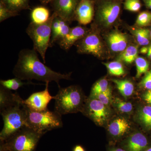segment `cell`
Instances as JSON below:
<instances>
[{
	"label": "cell",
	"mask_w": 151,
	"mask_h": 151,
	"mask_svg": "<svg viewBox=\"0 0 151 151\" xmlns=\"http://www.w3.org/2000/svg\"><path fill=\"white\" fill-rule=\"evenodd\" d=\"M37 52L34 48L24 49L19 52L17 62L13 71L16 77L29 81L33 79L45 83L54 81L59 86L60 80L70 79L71 73L62 74L52 70L41 62Z\"/></svg>",
	"instance_id": "cell-1"
},
{
	"label": "cell",
	"mask_w": 151,
	"mask_h": 151,
	"mask_svg": "<svg viewBox=\"0 0 151 151\" xmlns=\"http://www.w3.org/2000/svg\"><path fill=\"white\" fill-rule=\"evenodd\" d=\"M21 101L24 111L27 126L38 132L46 133L48 131L59 129L63 127L62 115L56 111H38L32 110Z\"/></svg>",
	"instance_id": "cell-2"
},
{
	"label": "cell",
	"mask_w": 151,
	"mask_h": 151,
	"mask_svg": "<svg viewBox=\"0 0 151 151\" xmlns=\"http://www.w3.org/2000/svg\"><path fill=\"white\" fill-rule=\"evenodd\" d=\"M45 134L25 127L1 142L0 151H35L40 138Z\"/></svg>",
	"instance_id": "cell-3"
},
{
	"label": "cell",
	"mask_w": 151,
	"mask_h": 151,
	"mask_svg": "<svg viewBox=\"0 0 151 151\" xmlns=\"http://www.w3.org/2000/svg\"><path fill=\"white\" fill-rule=\"evenodd\" d=\"M19 95L13 105L0 110L4 126L0 133V142L6 140L11 135L27 126L24 111L22 108Z\"/></svg>",
	"instance_id": "cell-4"
},
{
	"label": "cell",
	"mask_w": 151,
	"mask_h": 151,
	"mask_svg": "<svg viewBox=\"0 0 151 151\" xmlns=\"http://www.w3.org/2000/svg\"><path fill=\"white\" fill-rule=\"evenodd\" d=\"M59 87L58 93L55 96V111L63 115L79 111L84 101L83 94L79 88L75 86Z\"/></svg>",
	"instance_id": "cell-5"
},
{
	"label": "cell",
	"mask_w": 151,
	"mask_h": 151,
	"mask_svg": "<svg viewBox=\"0 0 151 151\" xmlns=\"http://www.w3.org/2000/svg\"><path fill=\"white\" fill-rule=\"evenodd\" d=\"M120 0H95L94 22L97 28H108L116 22L122 10Z\"/></svg>",
	"instance_id": "cell-6"
},
{
	"label": "cell",
	"mask_w": 151,
	"mask_h": 151,
	"mask_svg": "<svg viewBox=\"0 0 151 151\" xmlns=\"http://www.w3.org/2000/svg\"><path fill=\"white\" fill-rule=\"evenodd\" d=\"M55 14L53 13L46 22L36 24L31 22L27 28L26 32L33 42V48L40 55L45 63V55L50 45L52 25Z\"/></svg>",
	"instance_id": "cell-7"
},
{
	"label": "cell",
	"mask_w": 151,
	"mask_h": 151,
	"mask_svg": "<svg viewBox=\"0 0 151 151\" xmlns=\"http://www.w3.org/2000/svg\"><path fill=\"white\" fill-rule=\"evenodd\" d=\"M74 45L80 54L92 55L100 59L104 58L108 55L106 44L100 35L99 29L93 24L86 35Z\"/></svg>",
	"instance_id": "cell-8"
},
{
	"label": "cell",
	"mask_w": 151,
	"mask_h": 151,
	"mask_svg": "<svg viewBox=\"0 0 151 151\" xmlns=\"http://www.w3.org/2000/svg\"><path fill=\"white\" fill-rule=\"evenodd\" d=\"M81 0H54L51 3L54 13L70 23L74 20L76 9Z\"/></svg>",
	"instance_id": "cell-9"
},
{
	"label": "cell",
	"mask_w": 151,
	"mask_h": 151,
	"mask_svg": "<svg viewBox=\"0 0 151 151\" xmlns=\"http://www.w3.org/2000/svg\"><path fill=\"white\" fill-rule=\"evenodd\" d=\"M85 106V113L95 124L102 126L106 122L108 112L105 105L94 97H90Z\"/></svg>",
	"instance_id": "cell-10"
},
{
	"label": "cell",
	"mask_w": 151,
	"mask_h": 151,
	"mask_svg": "<svg viewBox=\"0 0 151 151\" xmlns=\"http://www.w3.org/2000/svg\"><path fill=\"white\" fill-rule=\"evenodd\" d=\"M49 83H45V88L43 91L33 93L23 103L32 110L42 111L47 110V105L55 96H52L49 91Z\"/></svg>",
	"instance_id": "cell-11"
},
{
	"label": "cell",
	"mask_w": 151,
	"mask_h": 151,
	"mask_svg": "<svg viewBox=\"0 0 151 151\" xmlns=\"http://www.w3.org/2000/svg\"><path fill=\"white\" fill-rule=\"evenodd\" d=\"M95 15V0H81L76 9L74 20L79 24L90 23Z\"/></svg>",
	"instance_id": "cell-12"
},
{
	"label": "cell",
	"mask_w": 151,
	"mask_h": 151,
	"mask_svg": "<svg viewBox=\"0 0 151 151\" xmlns=\"http://www.w3.org/2000/svg\"><path fill=\"white\" fill-rule=\"evenodd\" d=\"M129 38L126 34L114 30L106 36L107 47L113 52H121L129 46Z\"/></svg>",
	"instance_id": "cell-13"
},
{
	"label": "cell",
	"mask_w": 151,
	"mask_h": 151,
	"mask_svg": "<svg viewBox=\"0 0 151 151\" xmlns=\"http://www.w3.org/2000/svg\"><path fill=\"white\" fill-rule=\"evenodd\" d=\"M89 30L87 28L80 26L71 28L67 35L57 43L61 48L65 50H68L77 41L84 37Z\"/></svg>",
	"instance_id": "cell-14"
},
{
	"label": "cell",
	"mask_w": 151,
	"mask_h": 151,
	"mask_svg": "<svg viewBox=\"0 0 151 151\" xmlns=\"http://www.w3.org/2000/svg\"><path fill=\"white\" fill-rule=\"evenodd\" d=\"M148 144L145 135L141 133H136L129 138L126 147L128 151H143L147 148Z\"/></svg>",
	"instance_id": "cell-15"
},
{
	"label": "cell",
	"mask_w": 151,
	"mask_h": 151,
	"mask_svg": "<svg viewBox=\"0 0 151 151\" xmlns=\"http://www.w3.org/2000/svg\"><path fill=\"white\" fill-rule=\"evenodd\" d=\"M130 125L124 118H119L111 122L108 126V131L112 136L119 137L124 135L129 129Z\"/></svg>",
	"instance_id": "cell-16"
},
{
	"label": "cell",
	"mask_w": 151,
	"mask_h": 151,
	"mask_svg": "<svg viewBox=\"0 0 151 151\" xmlns=\"http://www.w3.org/2000/svg\"><path fill=\"white\" fill-rule=\"evenodd\" d=\"M133 36L139 45L149 46L151 43L150 29L146 27H132L129 29Z\"/></svg>",
	"instance_id": "cell-17"
},
{
	"label": "cell",
	"mask_w": 151,
	"mask_h": 151,
	"mask_svg": "<svg viewBox=\"0 0 151 151\" xmlns=\"http://www.w3.org/2000/svg\"><path fill=\"white\" fill-rule=\"evenodd\" d=\"M19 95L17 92L13 93L10 90L1 85L0 88V110L14 104L17 100Z\"/></svg>",
	"instance_id": "cell-18"
},
{
	"label": "cell",
	"mask_w": 151,
	"mask_h": 151,
	"mask_svg": "<svg viewBox=\"0 0 151 151\" xmlns=\"http://www.w3.org/2000/svg\"><path fill=\"white\" fill-rule=\"evenodd\" d=\"M49 10L44 6H38L33 9L31 13L32 22L36 24H42L48 20Z\"/></svg>",
	"instance_id": "cell-19"
},
{
	"label": "cell",
	"mask_w": 151,
	"mask_h": 151,
	"mask_svg": "<svg viewBox=\"0 0 151 151\" xmlns=\"http://www.w3.org/2000/svg\"><path fill=\"white\" fill-rule=\"evenodd\" d=\"M112 81L116 84L121 94L127 98L131 96L134 91V84L129 80L113 79Z\"/></svg>",
	"instance_id": "cell-20"
},
{
	"label": "cell",
	"mask_w": 151,
	"mask_h": 151,
	"mask_svg": "<svg viewBox=\"0 0 151 151\" xmlns=\"http://www.w3.org/2000/svg\"><path fill=\"white\" fill-rule=\"evenodd\" d=\"M138 47L135 45H129L119 56V60L130 64L135 61L138 57Z\"/></svg>",
	"instance_id": "cell-21"
},
{
	"label": "cell",
	"mask_w": 151,
	"mask_h": 151,
	"mask_svg": "<svg viewBox=\"0 0 151 151\" xmlns=\"http://www.w3.org/2000/svg\"><path fill=\"white\" fill-rule=\"evenodd\" d=\"M9 9L18 13L29 9V0H1Z\"/></svg>",
	"instance_id": "cell-22"
},
{
	"label": "cell",
	"mask_w": 151,
	"mask_h": 151,
	"mask_svg": "<svg viewBox=\"0 0 151 151\" xmlns=\"http://www.w3.org/2000/svg\"><path fill=\"white\" fill-rule=\"evenodd\" d=\"M23 80L17 77L8 79V80H1L0 81L1 85L5 88L10 90H17L21 87L27 84H32V82L29 81L24 82Z\"/></svg>",
	"instance_id": "cell-23"
},
{
	"label": "cell",
	"mask_w": 151,
	"mask_h": 151,
	"mask_svg": "<svg viewBox=\"0 0 151 151\" xmlns=\"http://www.w3.org/2000/svg\"><path fill=\"white\" fill-rule=\"evenodd\" d=\"M107 68L108 72L111 74L116 76H121L125 73V70L122 63L119 61H112L103 63Z\"/></svg>",
	"instance_id": "cell-24"
},
{
	"label": "cell",
	"mask_w": 151,
	"mask_h": 151,
	"mask_svg": "<svg viewBox=\"0 0 151 151\" xmlns=\"http://www.w3.org/2000/svg\"><path fill=\"white\" fill-rule=\"evenodd\" d=\"M140 121L144 126L149 129H151V106L143 107L139 114Z\"/></svg>",
	"instance_id": "cell-25"
},
{
	"label": "cell",
	"mask_w": 151,
	"mask_h": 151,
	"mask_svg": "<svg viewBox=\"0 0 151 151\" xmlns=\"http://www.w3.org/2000/svg\"><path fill=\"white\" fill-rule=\"evenodd\" d=\"M135 24L137 27H151V11H145L140 13L138 15Z\"/></svg>",
	"instance_id": "cell-26"
},
{
	"label": "cell",
	"mask_w": 151,
	"mask_h": 151,
	"mask_svg": "<svg viewBox=\"0 0 151 151\" xmlns=\"http://www.w3.org/2000/svg\"><path fill=\"white\" fill-rule=\"evenodd\" d=\"M135 62L137 70L136 77L139 78L143 73H146L148 71L150 63L145 58L140 56L137 58Z\"/></svg>",
	"instance_id": "cell-27"
},
{
	"label": "cell",
	"mask_w": 151,
	"mask_h": 151,
	"mask_svg": "<svg viewBox=\"0 0 151 151\" xmlns=\"http://www.w3.org/2000/svg\"><path fill=\"white\" fill-rule=\"evenodd\" d=\"M109 87L107 79L105 78L100 79L92 86L90 97H96L98 94L106 91Z\"/></svg>",
	"instance_id": "cell-28"
},
{
	"label": "cell",
	"mask_w": 151,
	"mask_h": 151,
	"mask_svg": "<svg viewBox=\"0 0 151 151\" xmlns=\"http://www.w3.org/2000/svg\"><path fill=\"white\" fill-rule=\"evenodd\" d=\"M18 15V13L11 10L2 2L0 1V22H2L9 18L16 17Z\"/></svg>",
	"instance_id": "cell-29"
},
{
	"label": "cell",
	"mask_w": 151,
	"mask_h": 151,
	"mask_svg": "<svg viewBox=\"0 0 151 151\" xmlns=\"http://www.w3.org/2000/svg\"><path fill=\"white\" fill-rule=\"evenodd\" d=\"M142 4L140 0H125L124 2V9L130 12H137L142 8Z\"/></svg>",
	"instance_id": "cell-30"
},
{
	"label": "cell",
	"mask_w": 151,
	"mask_h": 151,
	"mask_svg": "<svg viewBox=\"0 0 151 151\" xmlns=\"http://www.w3.org/2000/svg\"><path fill=\"white\" fill-rule=\"evenodd\" d=\"M115 104L117 109L122 113H130L133 109V106L132 103L129 102H124L118 98L115 99Z\"/></svg>",
	"instance_id": "cell-31"
},
{
	"label": "cell",
	"mask_w": 151,
	"mask_h": 151,
	"mask_svg": "<svg viewBox=\"0 0 151 151\" xmlns=\"http://www.w3.org/2000/svg\"><path fill=\"white\" fill-rule=\"evenodd\" d=\"M94 98H97L103 103L104 105H108L111 100V90L110 86L108 87L106 91L98 94Z\"/></svg>",
	"instance_id": "cell-32"
},
{
	"label": "cell",
	"mask_w": 151,
	"mask_h": 151,
	"mask_svg": "<svg viewBox=\"0 0 151 151\" xmlns=\"http://www.w3.org/2000/svg\"><path fill=\"white\" fill-rule=\"evenodd\" d=\"M140 87L147 90L151 89V67L150 70L145 73L139 84Z\"/></svg>",
	"instance_id": "cell-33"
},
{
	"label": "cell",
	"mask_w": 151,
	"mask_h": 151,
	"mask_svg": "<svg viewBox=\"0 0 151 151\" xmlns=\"http://www.w3.org/2000/svg\"><path fill=\"white\" fill-rule=\"evenodd\" d=\"M143 98L147 103L151 105V89L148 90L145 93L143 96Z\"/></svg>",
	"instance_id": "cell-34"
},
{
	"label": "cell",
	"mask_w": 151,
	"mask_h": 151,
	"mask_svg": "<svg viewBox=\"0 0 151 151\" xmlns=\"http://www.w3.org/2000/svg\"><path fill=\"white\" fill-rule=\"evenodd\" d=\"M148 51V46H143L140 50L141 53L143 54H147Z\"/></svg>",
	"instance_id": "cell-35"
},
{
	"label": "cell",
	"mask_w": 151,
	"mask_h": 151,
	"mask_svg": "<svg viewBox=\"0 0 151 151\" xmlns=\"http://www.w3.org/2000/svg\"><path fill=\"white\" fill-rule=\"evenodd\" d=\"M73 151H85V150L81 145H76L73 149Z\"/></svg>",
	"instance_id": "cell-36"
},
{
	"label": "cell",
	"mask_w": 151,
	"mask_h": 151,
	"mask_svg": "<svg viewBox=\"0 0 151 151\" xmlns=\"http://www.w3.org/2000/svg\"><path fill=\"white\" fill-rule=\"evenodd\" d=\"M40 1L43 5H46L47 4H51L54 0H39Z\"/></svg>",
	"instance_id": "cell-37"
},
{
	"label": "cell",
	"mask_w": 151,
	"mask_h": 151,
	"mask_svg": "<svg viewBox=\"0 0 151 151\" xmlns=\"http://www.w3.org/2000/svg\"><path fill=\"white\" fill-rule=\"evenodd\" d=\"M147 56L151 61V43L148 46V51Z\"/></svg>",
	"instance_id": "cell-38"
},
{
	"label": "cell",
	"mask_w": 151,
	"mask_h": 151,
	"mask_svg": "<svg viewBox=\"0 0 151 151\" xmlns=\"http://www.w3.org/2000/svg\"><path fill=\"white\" fill-rule=\"evenodd\" d=\"M110 151H126L125 150L121 148H112Z\"/></svg>",
	"instance_id": "cell-39"
},
{
	"label": "cell",
	"mask_w": 151,
	"mask_h": 151,
	"mask_svg": "<svg viewBox=\"0 0 151 151\" xmlns=\"http://www.w3.org/2000/svg\"><path fill=\"white\" fill-rule=\"evenodd\" d=\"M145 151H151V147L148 149L147 150H146Z\"/></svg>",
	"instance_id": "cell-40"
},
{
	"label": "cell",
	"mask_w": 151,
	"mask_h": 151,
	"mask_svg": "<svg viewBox=\"0 0 151 151\" xmlns=\"http://www.w3.org/2000/svg\"><path fill=\"white\" fill-rule=\"evenodd\" d=\"M150 36L151 37V26L150 27Z\"/></svg>",
	"instance_id": "cell-41"
},
{
	"label": "cell",
	"mask_w": 151,
	"mask_h": 151,
	"mask_svg": "<svg viewBox=\"0 0 151 151\" xmlns=\"http://www.w3.org/2000/svg\"><path fill=\"white\" fill-rule=\"evenodd\" d=\"M120 1H122V2H123V1H125V0H120Z\"/></svg>",
	"instance_id": "cell-42"
}]
</instances>
